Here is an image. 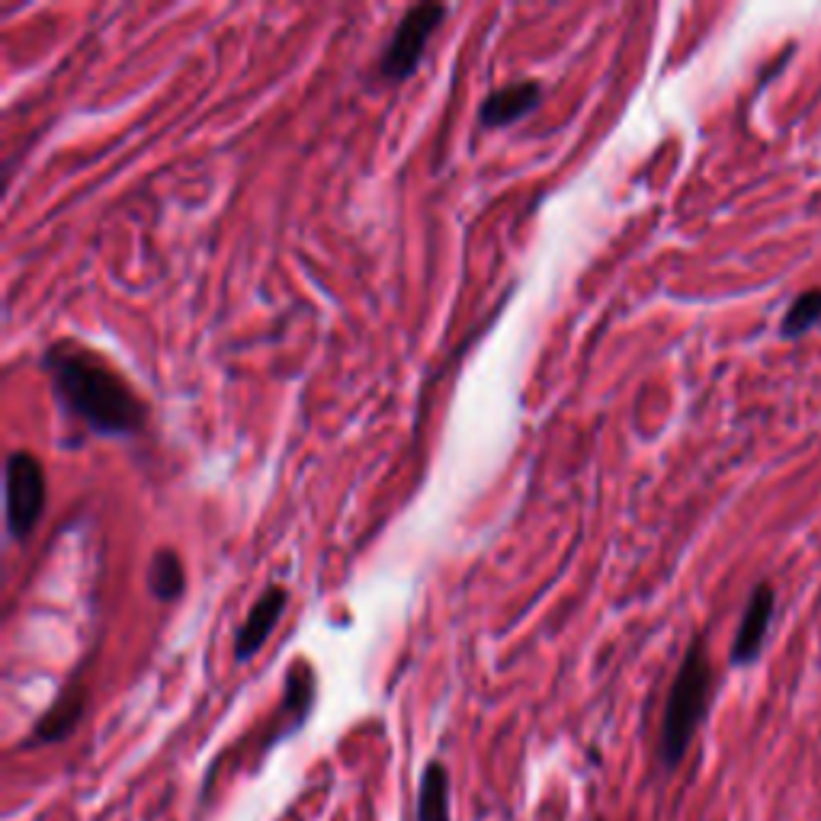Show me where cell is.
I'll return each instance as SVG.
<instances>
[{"instance_id": "cell-1", "label": "cell", "mask_w": 821, "mask_h": 821, "mask_svg": "<svg viewBox=\"0 0 821 821\" xmlns=\"http://www.w3.org/2000/svg\"><path fill=\"white\" fill-rule=\"evenodd\" d=\"M59 408L96 437H138L148 427V405L100 353L59 341L42 353Z\"/></svg>"}, {"instance_id": "cell-2", "label": "cell", "mask_w": 821, "mask_h": 821, "mask_svg": "<svg viewBox=\"0 0 821 821\" xmlns=\"http://www.w3.org/2000/svg\"><path fill=\"white\" fill-rule=\"evenodd\" d=\"M709 694H713V664L706 642L694 638L684 662L674 674L671 694L664 703L662 735H658V760L664 770H674L680 760L687 758V748L694 741L696 728L703 726L706 709H709Z\"/></svg>"}, {"instance_id": "cell-3", "label": "cell", "mask_w": 821, "mask_h": 821, "mask_svg": "<svg viewBox=\"0 0 821 821\" xmlns=\"http://www.w3.org/2000/svg\"><path fill=\"white\" fill-rule=\"evenodd\" d=\"M3 498H7V537L27 542L45 513V469L39 456L13 449L3 463Z\"/></svg>"}, {"instance_id": "cell-4", "label": "cell", "mask_w": 821, "mask_h": 821, "mask_svg": "<svg viewBox=\"0 0 821 821\" xmlns=\"http://www.w3.org/2000/svg\"><path fill=\"white\" fill-rule=\"evenodd\" d=\"M449 17L446 3H417L408 7L398 20V27L392 32V39L382 49L380 64H376V77L385 84H402L417 71V64L424 59L427 42L434 39V32L440 30V23Z\"/></svg>"}, {"instance_id": "cell-5", "label": "cell", "mask_w": 821, "mask_h": 821, "mask_svg": "<svg viewBox=\"0 0 821 821\" xmlns=\"http://www.w3.org/2000/svg\"><path fill=\"white\" fill-rule=\"evenodd\" d=\"M315 696H318V677L315 667L309 662H292V667L285 671V684H283V703H280V713H277V723L270 728L263 748H273L277 741L289 738L292 731L309 723L312 709H315Z\"/></svg>"}, {"instance_id": "cell-6", "label": "cell", "mask_w": 821, "mask_h": 821, "mask_svg": "<svg viewBox=\"0 0 821 821\" xmlns=\"http://www.w3.org/2000/svg\"><path fill=\"white\" fill-rule=\"evenodd\" d=\"M285 606H289V591L283 584H270L257 601L251 603L245 623L235 632V662L248 664L267 645V638L280 626Z\"/></svg>"}, {"instance_id": "cell-7", "label": "cell", "mask_w": 821, "mask_h": 821, "mask_svg": "<svg viewBox=\"0 0 821 821\" xmlns=\"http://www.w3.org/2000/svg\"><path fill=\"white\" fill-rule=\"evenodd\" d=\"M542 100V84L539 81H513L481 100L478 106V126L481 128H501L510 123L527 119Z\"/></svg>"}, {"instance_id": "cell-8", "label": "cell", "mask_w": 821, "mask_h": 821, "mask_svg": "<svg viewBox=\"0 0 821 821\" xmlns=\"http://www.w3.org/2000/svg\"><path fill=\"white\" fill-rule=\"evenodd\" d=\"M84 706H87V690H84V684H81V680H71L62 694L55 696V703L39 716V723L32 726L30 748H35V745H59V741H64V738L77 728V723L84 719Z\"/></svg>"}, {"instance_id": "cell-9", "label": "cell", "mask_w": 821, "mask_h": 821, "mask_svg": "<svg viewBox=\"0 0 821 821\" xmlns=\"http://www.w3.org/2000/svg\"><path fill=\"white\" fill-rule=\"evenodd\" d=\"M770 620H773V591H770V584H758L755 594H751V601L745 606V616L738 623V632H735L731 664L745 667V664L758 662L767 630H770Z\"/></svg>"}, {"instance_id": "cell-10", "label": "cell", "mask_w": 821, "mask_h": 821, "mask_svg": "<svg viewBox=\"0 0 821 821\" xmlns=\"http://www.w3.org/2000/svg\"><path fill=\"white\" fill-rule=\"evenodd\" d=\"M414 821H449V770L443 760H430L420 773Z\"/></svg>"}, {"instance_id": "cell-11", "label": "cell", "mask_w": 821, "mask_h": 821, "mask_svg": "<svg viewBox=\"0 0 821 821\" xmlns=\"http://www.w3.org/2000/svg\"><path fill=\"white\" fill-rule=\"evenodd\" d=\"M187 571L174 549H158L148 565V594L160 603H174L184 597Z\"/></svg>"}, {"instance_id": "cell-12", "label": "cell", "mask_w": 821, "mask_h": 821, "mask_svg": "<svg viewBox=\"0 0 821 821\" xmlns=\"http://www.w3.org/2000/svg\"><path fill=\"white\" fill-rule=\"evenodd\" d=\"M821 321V289H809V292H802L796 302L790 305V312L783 318V324H780V331L787 334V337H799V334H806L809 328H815Z\"/></svg>"}]
</instances>
